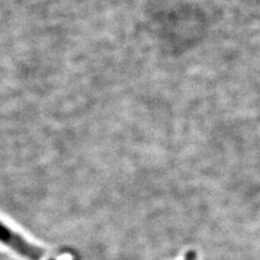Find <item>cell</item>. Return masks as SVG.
Returning a JSON list of instances; mask_svg holds the SVG:
<instances>
[{
  "mask_svg": "<svg viewBox=\"0 0 260 260\" xmlns=\"http://www.w3.org/2000/svg\"><path fill=\"white\" fill-rule=\"evenodd\" d=\"M186 260H195L193 253H190V254H189V256H188V258H186Z\"/></svg>",
  "mask_w": 260,
  "mask_h": 260,
  "instance_id": "obj_2",
  "label": "cell"
},
{
  "mask_svg": "<svg viewBox=\"0 0 260 260\" xmlns=\"http://www.w3.org/2000/svg\"><path fill=\"white\" fill-rule=\"evenodd\" d=\"M0 242L13 249L16 254L29 260H40L46 254L45 249L32 245L22 235L8 228L2 221H0Z\"/></svg>",
  "mask_w": 260,
  "mask_h": 260,
  "instance_id": "obj_1",
  "label": "cell"
}]
</instances>
